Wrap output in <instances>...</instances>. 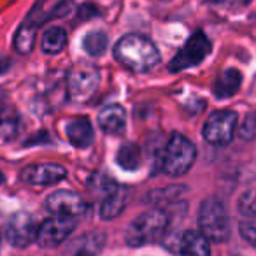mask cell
<instances>
[{"mask_svg": "<svg viewBox=\"0 0 256 256\" xmlns=\"http://www.w3.org/2000/svg\"><path fill=\"white\" fill-rule=\"evenodd\" d=\"M114 58L134 72H148L160 64V51L148 37L128 34L116 42Z\"/></svg>", "mask_w": 256, "mask_h": 256, "instance_id": "6da1fadb", "label": "cell"}, {"mask_svg": "<svg viewBox=\"0 0 256 256\" xmlns=\"http://www.w3.org/2000/svg\"><path fill=\"white\" fill-rule=\"evenodd\" d=\"M168 226V214L160 209H153L137 216L128 224L124 240L132 248H142L158 242Z\"/></svg>", "mask_w": 256, "mask_h": 256, "instance_id": "7a4b0ae2", "label": "cell"}, {"mask_svg": "<svg viewBox=\"0 0 256 256\" xmlns=\"http://www.w3.org/2000/svg\"><path fill=\"white\" fill-rule=\"evenodd\" d=\"M198 228L207 240L224 242L230 237V218L226 207L218 198H206L198 209Z\"/></svg>", "mask_w": 256, "mask_h": 256, "instance_id": "3957f363", "label": "cell"}, {"mask_svg": "<svg viewBox=\"0 0 256 256\" xmlns=\"http://www.w3.org/2000/svg\"><path fill=\"white\" fill-rule=\"evenodd\" d=\"M196 158V148L181 134H172L164 153V170L172 178L184 176Z\"/></svg>", "mask_w": 256, "mask_h": 256, "instance_id": "277c9868", "label": "cell"}, {"mask_svg": "<svg viewBox=\"0 0 256 256\" xmlns=\"http://www.w3.org/2000/svg\"><path fill=\"white\" fill-rule=\"evenodd\" d=\"M212 51V44L207 39V36L200 30H196L188 40H186L184 48L172 58V62L168 64V70L170 72H181L184 68L195 67V65L202 64L204 58Z\"/></svg>", "mask_w": 256, "mask_h": 256, "instance_id": "5b68a950", "label": "cell"}, {"mask_svg": "<svg viewBox=\"0 0 256 256\" xmlns=\"http://www.w3.org/2000/svg\"><path fill=\"white\" fill-rule=\"evenodd\" d=\"M237 121L238 116L235 110H216L204 124V139L212 146H226L234 139Z\"/></svg>", "mask_w": 256, "mask_h": 256, "instance_id": "8992f818", "label": "cell"}, {"mask_svg": "<svg viewBox=\"0 0 256 256\" xmlns=\"http://www.w3.org/2000/svg\"><path fill=\"white\" fill-rule=\"evenodd\" d=\"M100 84V74L92 65H79L67 76V93L74 102H86L95 95Z\"/></svg>", "mask_w": 256, "mask_h": 256, "instance_id": "52a82bcc", "label": "cell"}, {"mask_svg": "<svg viewBox=\"0 0 256 256\" xmlns=\"http://www.w3.org/2000/svg\"><path fill=\"white\" fill-rule=\"evenodd\" d=\"M76 221L72 218L53 216L37 228V242L40 248H58L74 232Z\"/></svg>", "mask_w": 256, "mask_h": 256, "instance_id": "ba28073f", "label": "cell"}, {"mask_svg": "<svg viewBox=\"0 0 256 256\" xmlns=\"http://www.w3.org/2000/svg\"><path fill=\"white\" fill-rule=\"evenodd\" d=\"M46 209L53 212L54 216L72 218L86 212L88 204L82 200L79 193L70 192V190H58L46 198Z\"/></svg>", "mask_w": 256, "mask_h": 256, "instance_id": "9c48e42d", "label": "cell"}, {"mask_svg": "<svg viewBox=\"0 0 256 256\" xmlns=\"http://www.w3.org/2000/svg\"><path fill=\"white\" fill-rule=\"evenodd\" d=\"M36 220L28 212H16L6 228V238L14 248H26L37 238Z\"/></svg>", "mask_w": 256, "mask_h": 256, "instance_id": "30bf717a", "label": "cell"}, {"mask_svg": "<svg viewBox=\"0 0 256 256\" xmlns=\"http://www.w3.org/2000/svg\"><path fill=\"white\" fill-rule=\"evenodd\" d=\"M67 170L56 164H36L28 165L22 172V181L30 186H50L64 181Z\"/></svg>", "mask_w": 256, "mask_h": 256, "instance_id": "8fae6325", "label": "cell"}, {"mask_svg": "<svg viewBox=\"0 0 256 256\" xmlns=\"http://www.w3.org/2000/svg\"><path fill=\"white\" fill-rule=\"evenodd\" d=\"M126 124V112L121 106L112 104L100 110L98 114V126L109 136H118L124 130Z\"/></svg>", "mask_w": 256, "mask_h": 256, "instance_id": "7c38bea8", "label": "cell"}, {"mask_svg": "<svg viewBox=\"0 0 256 256\" xmlns=\"http://www.w3.org/2000/svg\"><path fill=\"white\" fill-rule=\"evenodd\" d=\"M126 200H128V190L124 186H116L112 192L107 193L104 202L100 204V209H98L100 218L106 221L118 218L123 212L124 206H126Z\"/></svg>", "mask_w": 256, "mask_h": 256, "instance_id": "4fadbf2b", "label": "cell"}, {"mask_svg": "<svg viewBox=\"0 0 256 256\" xmlns=\"http://www.w3.org/2000/svg\"><path fill=\"white\" fill-rule=\"evenodd\" d=\"M67 139L76 148H88L92 146L95 139L92 123L86 118H76L67 124Z\"/></svg>", "mask_w": 256, "mask_h": 256, "instance_id": "5bb4252c", "label": "cell"}, {"mask_svg": "<svg viewBox=\"0 0 256 256\" xmlns=\"http://www.w3.org/2000/svg\"><path fill=\"white\" fill-rule=\"evenodd\" d=\"M179 249H181V256H210L209 240L206 235L196 230L184 232Z\"/></svg>", "mask_w": 256, "mask_h": 256, "instance_id": "9a60e30c", "label": "cell"}, {"mask_svg": "<svg viewBox=\"0 0 256 256\" xmlns=\"http://www.w3.org/2000/svg\"><path fill=\"white\" fill-rule=\"evenodd\" d=\"M242 84V74L237 68H226L218 76L216 82H214V95L218 98H228L234 96L235 93L240 90Z\"/></svg>", "mask_w": 256, "mask_h": 256, "instance_id": "2e32d148", "label": "cell"}, {"mask_svg": "<svg viewBox=\"0 0 256 256\" xmlns=\"http://www.w3.org/2000/svg\"><path fill=\"white\" fill-rule=\"evenodd\" d=\"M42 51L48 54H58L67 46V32L60 26H51L44 32L42 40H40Z\"/></svg>", "mask_w": 256, "mask_h": 256, "instance_id": "e0dca14e", "label": "cell"}, {"mask_svg": "<svg viewBox=\"0 0 256 256\" xmlns=\"http://www.w3.org/2000/svg\"><path fill=\"white\" fill-rule=\"evenodd\" d=\"M36 36H37V25L30 20H26L14 36V50L22 54H28L34 50L36 44Z\"/></svg>", "mask_w": 256, "mask_h": 256, "instance_id": "ac0fdd59", "label": "cell"}, {"mask_svg": "<svg viewBox=\"0 0 256 256\" xmlns=\"http://www.w3.org/2000/svg\"><path fill=\"white\" fill-rule=\"evenodd\" d=\"M106 244V234L102 232H92L88 235H82L78 240L76 248V256H95L96 252H100V249Z\"/></svg>", "mask_w": 256, "mask_h": 256, "instance_id": "d6986e66", "label": "cell"}, {"mask_svg": "<svg viewBox=\"0 0 256 256\" xmlns=\"http://www.w3.org/2000/svg\"><path fill=\"white\" fill-rule=\"evenodd\" d=\"M140 148L136 142H126L118 151V165L123 167L124 170H137L140 167Z\"/></svg>", "mask_w": 256, "mask_h": 256, "instance_id": "ffe728a7", "label": "cell"}, {"mask_svg": "<svg viewBox=\"0 0 256 256\" xmlns=\"http://www.w3.org/2000/svg\"><path fill=\"white\" fill-rule=\"evenodd\" d=\"M107 44H109V39L104 32L100 30H95V32H90L88 36L82 39V50L90 54V56H100V54L106 53Z\"/></svg>", "mask_w": 256, "mask_h": 256, "instance_id": "44dd1931", "label": "cell"}, {"mask_svg": "<svg viewBox=\"0 0 256 256\" xmlns=\"http://www.w3.org/2000/svg\"><path fill=\"white\" fill-rule=\"evenodd\" d=\"M238 210L248 218L256 216V190L246 192L240 196V200H238Z\"/></svg>", "mask_w": 256, "mask_h": 256, "instance_id": "7402d4cb", "label": "cell"}, {"mask_svg": "<svg viewBox=\"0 0 256 256\" xmlns=\"http://www.w3.org/2000/svg\"><path fill=\"white\" fill-rule=\"evenodd\" d=\"M240 235L249 242V244L256 246V216L248 218L246 221L240 223Z\"/></svg>", "mask_w": 256, "mask_h": 256, "instance_id": "603a6c76", "label": "cell"}, {"mask_svg": "<svg viewBox=\"0 0 256 256\" xmlns=\"http://www.w3.org/2000/svg\"><path fill=\"white\" fill-rule=\"evenodd\" d=\"M18 132V121L14 118H2L0 120V139H12Z\"/></svg>", "mask_w": 256, "mask_h": 256, "instance_id": "cb8c5ba5", "label": "cell"}, {"mask_svg": "<svg viewBox=\"0 0 256 256\" xmlns=\"http://www.w3.org/2000/svg\"><path fill=\"white\" fill-rule=\"evenodd\" d=\"M240 136L244 139H252L256 137V114H251V116L246 118V121L240 126Z\"/></svg>", "mask_w": 256, "mask_h": 256, "instance_id": "d4e9b609", "label": "cell"}, {"mask_svg": "<svg viewBox=\"0 0 256 256\" xmlns=\"http://www.w3.org/2000/svg\"><path fill=\"white\" fill-rule=\"evenodd\" d=\"M9 67H11V60L8 56H0V74L8 72Z\"/></svg>", "mask_w": 256, "mask_h": 256, "instance_id": "484cf974", "label": "cell"}, {"mask_svg": "<svg viewBox=\"0 0 256 256\" xmlns=\"http://www.w3.org/2000/svg\"><path fill=\"white\" fill-rule=\"evenodd\" d=\"M206 2H209V4H223L226 0H206Z\"/></svg>", "mask_w": 256, "mask_h": 256, "instance_id": "4316f807", "label": "cell"}, {"mask_svg": "<svg viewBox=\"0 0 256 256\" xmlns=\"http://www.w3.org/2000/svg\"><path fill=\"white\" fill-rule=\"evenodd\" d=\"M6 181V178H4V174H2V172H0V184H2V182Z\"/></svg>", "mask_w": 256, "mask_h": 256, "instance_id": "83f0119b", "label": "cell"}, {"mask_svg": "<svg viewBox=\"0 0 256 256\" xmlns=\"http://www.w3.org/2000/svg\"><path fill=\"white\" fill-rule=\"evenodd\" d=\"M248 2H249V0H248Z\"/></svg>", "mask_w": 256, "mask_h": 256, "instance_id": "f1b7e54d", "label": "cell"}]
</instances>
